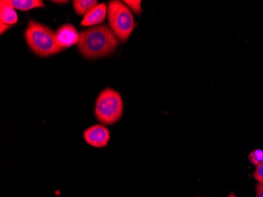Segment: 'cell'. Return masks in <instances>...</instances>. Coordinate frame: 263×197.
Listing matches in <instances>:
<instances>
[{
	"instance_id": "6da1fadb",
	"label": "cell",
	"mask_w": 263,
	"mask_h": 197,
	"mask_svg": "<svg viewBox=\"0 0 263 197\" xmlns=\"http://www.w3.org/2000/svg\"><path fill=\"white\" fill-rule=\"evenodd\" d=\"M78 50L87 59H98L111 54L119 46V40L106 25L93 26L79 33Z\"/></svg>"
},
{
	"instance_id": "7a4b0ae2",
	"label": "cell",
	"mask_w": 263,
	"mask_h": 197,
	"mask_svg": "<svg viewBox=\"0 0 263 197\" xmlns=\"http://www.w3.org/2000/svg\"><path fill=\"white\" fill-rule=\"evenodd\" d=\"M25 38L31 50L40 57H49L63 51L56 40L55 32L48 26L29 19Z\"/></svg>"
},
{
	"instance_id": "3957f363",
	"label": "cell",
	"mask_w": 263,
	"mask_h": 197,
	"mask_svg": "<svg viewBox=\"0 0 263 197\" xmlns=\"http://www.w3.org/2000/svg\"><path fill=\"white\" fill-rule=\"evenodd\" d=\"M123 110V100L120 93L112 88H106L97 98L95 115L103 125H113L122 118Z\"/></svg>"
},
{
	"instance_id": "277c9868",
	"label": "cell",
	"mask_w": 263,
	"mask_h": 197,
	"mask_svg": "<svg viewBox=\"0 0 263 197\" xmlns=\"http://www.w3.org/2000/svg\"><path fill=\"white\" fill-rule=\"evenodd\" d=\"M107 17L114 33L119 41L125 44L136 26L131 10L123 2L112 0L107 7Z\"/></svg>"
},
{
	"instance_id": "5b68a950",
	"label": "cell",
	"mask_w": 263,
	"mask_h": 197,
	"mask_svg": "<svg viewBox=\"0 0 263 197\" xmlns=\"http://www.w3.org/2000/svg\"><path fill=\"white\" fill-rule=\"evenodd\" d=\"M84 138L91 146L101 149L108 145L110 133L104 126L94 125L85 130Z\"/></svg>"
},
{
	"instance_id": "8992f818",
	"label": "cell",
	"mask_w": 263,
	"mask_h": 197,
	"mask_svg": "<svg viewBox=\"0 0 263 197\" xmlns=\"http://www.w3.org/2000/svg\"><path fill=\"white\" fill-rule=\"evenodd\" d=\"M55 35L58 44L63 49L72 47L79 41V33L76 28L70 24L60 26L56 31Z\"/></svg>"
},
{
	"instance_id": "52a82bcc",
	"label": "cell",
	"mask_w": 263,
	"mask_h": 197,
	"mask_svg": "<svg viewBox=\"0 0 263 197\" xmlns=\"http://www.w3.org/2000/svg\"><path fill=\"white\" fill-rule=\"evenodd\" d=\"M107 15V7L106 4L102 3L93 7L88 14L84 17L81 26L82 27H93L100 26Z\"/></svg>"
},
{
	"instance_id": "ba28073f",
	"label": "cell",
	"mask_w": 263,
	"mask_h": 197,
	"mask_svg": "<svg viewBox=\"0 0 263 197\" xmlns=\"http://www.w3.org/2000/svg\"><path fill=\"white\" fill-rule=\"evenodd\" d=\"M0 4V21L1 23L13 26L18 20L15 9L12 7L10 0H2Z\"/></svg>"
},
{
	"instance_id": "9c48e42d",
	"label": "cell",
	"mask_w": 263,
	"mask_h": 197,
	"mask_svg": "<svg viewBox=\"0 0 263 197\" xmlns=\"http://www.w3.org/2000/svg\"><path fill=\"white\" fill-rule=\"evenodd\" d=\"M10 4L15 10L28 11L36 8H45L44 1L41 0H10Z\"/></svg>"
},
{
	"instance_id": "30bf717a",
	"label": "cell",
	"mask_w": 263,
	"mask_h": 197,
	"mask_svg": "<svg viewBox=\"0 0 263 197\" xmlns=\"http://www.w3.org/2000/svg\"><path fill=\"white\" fill-rule=\"evenodd\" d=\"M98 4V1L97 0H74L73 1L75 13L78 16H84V17L93 7Z\"/></svg>"
},
{
	"instance_id": "8fae6325",
	"label": "cell",
	"mask_w": 263,
	"mask_h": 197,
	"mask_svg": "<svg viewBox=\"0 0 263 197\" xmlns=\"http://www.w3.org/2000/svg\"><path fill=\"white\" fill-rule=\"evenodd\" d=\"M124 4L129 8L130 10L134 12L137 15H140L142 14L141 1L140 0H125L123 1Z\"/></svg>"
},
{
	"instance_id": "7c38bea8",
	"label": "cell",
	"mask_w": 263,
	"mask_h": 197,
	"mask_svg": "<svg viewBox=\"0 0 263 197\" xmlns=\"http://www.w3.org/2000/svg\"><path fill=\"white\" fill-rule=\"evenodd\" d=\"M250 162L252 163L255 167H258L263 163V151L260 149H255L253 152H251L249 155Z\"/></svg>"
},
{
	"instance_id": "4fadbf2b",
	"label": "cell",
	"mask_w": 263,
	"mask_h": 197,
	"mask_svg": "<svg viewBox=\"0 0 263 197\" xmlns=\"http://www.w3.org/2000/svg\"><path fill=\"white\" fill-rule=\"evenodd\" d=\"M254 177L258 183L263 185V163L256 167V169L254 172Z\"/></svg>"
},
{
	"instance_id": "5bb4252c",
	"label": "cell",
	"mask_w": 263,
	"mask_h": 197,
	"mask_svg": "<svg viewBox=\"0 0 263 197\" xmlns=\"http://www.w3.org/2000/svg\"><path fill=\"white\" fill-rule=\"evenodd\" d=\"M255 191H256V197H263V185L258 183L255 186Z\"/></svg>"
},
{
	"instance_id": "9a60e30c",
	"label": "cell",
	"mask_w": 263,
	"mask_h": 197,
	"mask_svg": "<svg viewBox=\"0 0 263 197\" xmlns=\"http://www.w3.org/2000/svg\"><path fill=\"white\" fill-rule=\"evenodd\" d=\"M0 27H1L0 28V33L3 34L4 32H6V31L10 29L12 26H8V25H5V24L1 23V22H0Z\"/></svg>"
},
{
	"instance_id": "2e32d148",
	"label": "cell",
	"mask_w": 263,
	"mask_h": 197,
	"mask_svg": "<svg viewBox=\"0 0 263 197\" xmlns=\"http://www.w3.org/2000/svg\"><path fill=\"white\" fill-rule=\"evenodd\" d=\"M52 3H54V4H67V3H69V1H58V0H56V1H51Z\"/></svg>"
},
{
	"instance_id": "e0dca14e",
	"label": "cell",
	"mask_w": 263,
	"mask_h": 197,
	"mask_svg": "<svg viewBox=\"0 0 263 197\" xmlns=\"http://www.w3.org/2000/svg\"><path fill=\"white\" fill-rule=\"evenodd\" d=\"M228 197H237V196H236V195H235L234 194L231 193V194H230V195H229Z\"/></svg>"
}]
</instances>
